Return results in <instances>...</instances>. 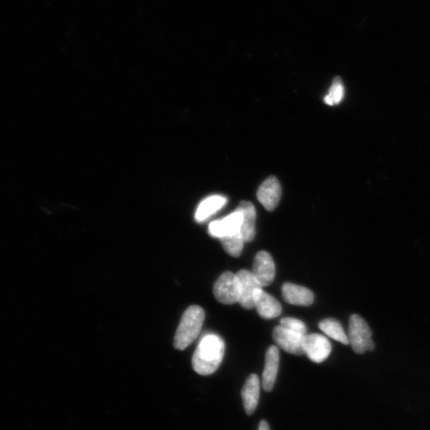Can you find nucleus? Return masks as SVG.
Returning <instances> with one entry per match:
<instances>
[{"instance_id": "1", "label": "nucleus", "mask_w": 430, "mask_h": 430, "mask_svg": "<svg viewBox=\"0 0 430 430\" xmlns=\"http://www.w3.org/2000/svg\"><path fill=\"white\" fill-rule=\"evenodd\" d=\"M226 346L222 338L214 334L202 338L194 352L193 369L199 375L207 376L214 374L223 362Z\"/></svg>"}, {"instance_id": "2", "label": "nucleus", "mask_w": 430, "mask_h": 430, "mask_svg": "<svg viewBox=\"0 0 430 430\" xmlns=\"http://www.w3.org/2000/svg\"><path fill=\"white\" fill-rule=\"evenodd\" d=\"M205 320L204 310L197 306L189 307L183 313L174 339L175 349L185 350L198 337Z\"/></svg>"}, {"instance_id": "3", "label": "nucleus", "mask_w": 430, "mask_h": 430, "mask_svg": "<svg viewBox=\"0 0 430 430\" xmlns=\"http://www.w3.org/2000/svg\"><path fill=\"white\" fill-rule=\"evenodd\" d=\"M349 344L352 350L357 354L375 349V344L371 339L372 332L368 322L359 315H352L349 322Z\"/></svg>"}, {"instance_id": "4", "label": "nucleus", "mask_w": 430, "mask_h": 430, "mask_svg": "<svg viewBox=\"0 0 430 430\" xmlns=\"http://www.w3.org/2000/svg\"><path fill=\"white\" fill-rule=\"evenodd\" d=\"M215 298L223 305L231 306L239 301V284L237 275L226 271L219 277L214 286Z\"/></svg>"}, {"instance_id": "5", "label": "nucleus", "mask_w": 430, "mask_h": 430, "mask_svg": "<svg viewBox=\"0 0 430 430\" xmlns=\"http://www.w3.org/2000/svg\"><path fill=\"white\" fill-rule=\"evenodd\" d=\"M303 349L305 355L313 362L320 364L330 356L332 344L322 335L307 334L303 339Z\"/></svg>"}, {"instance_id": "6", "label": "nucleus", "mask_w": 430, "mask_h": 430, "mask_svg": "<svg viewBox=\"0 0 430 430\" xmlns=\"http://www.w3.org/2000/svg\"><path fill=\"white\" fill-rule=\"evenodd\" d=\"M239 284L240 306L245 309L255 308V296L262 287L257 281L252 272L242 269L236 274Z\"/></svg>"}, {"instance_id": "7", "label": "nucleus", "mask_w": 430, "mask_h": 430, "mask_svg": "<svg viewBox=\"0 0 430 430\" xmlns=\"http://www.w3.org/2000/svg\"><path fill=\"white\" fill-rule=\"evenodd\" d=\"M252 274L262 287H267L274 281L276 274L273 257L267 251L258 252L255 258Z\"/></svg>"}, {"instance_id": "8", "label": "nucleus", "mask_w": 430, "mask_h": 430, "mask_svg": "<svg viewBox=\"0 0 430 430\" xmlns=\"http://www.w3.org/2000/svg\"><path fill=\"white\" fill-rule=\"evenodd\" d=\"M243 223V214L236 210L223 219L214 221L208 227L210 235L214 238H222L235 235L240 231Z\"/></svg>"}, {"instance_id": "9", "label": "nucleus", "mask_w": 430, "mask_h": 430, "mask_svg": "<svg viewBox=\"0 0 430 430\" xmlns=\"http://www.w3.org/2000/svg\"><path fill=\"white\" fill-rule=\"evenodd\" d=\"M305 337L290 332L281 325L274 327L273 338L276 344L294 356L305 355L303 349V339Z\"/></svg>"}, {"instance_id": "10", "label": "nucleus", "mask_w": 430, "mask_h": 430, "mask_svg": "<svg viewBox=\"0 0 430 430\" xmlns=\"http://www.w3.org/2000/svg\"><path fill=\"white\" fill-rule=\"evenodd\" d=\"M281 196V187L275 176H269L259 187L257 197L268 211L275 210Z\"/></svg>"}, {"instance_id": "11", "label": "nucleus", "mask_w": 430, "mask_h": 430, "mask_svg": "<svg viewBox=\"0 0 430 430\" xmlns=\"http://www.w3.org/2000/svg\"><path fill=\"white\" fill-rule=\"evenodd\" d=\"M280 352L278 347L271 346L265 354V364L262 375V387L265 391L273 390L278 369H279Z\"/></svg>"}, {"instance_id": "12", "label": "nucleus", "mask_w": 430, "mask_h": 430, "mask_svg": "<svg viewBox=\"0 0 430 430\" xmlns=\"http://www.w3.org/2000/svg\"><path fill=\"white\" fill-rule=\"evenodd\" d=\"M255 308L264 319H274L282 312L281 303L273 296L259 289L255 296Z\"/></svg>"}, {"instance_id": "13", "label": "nucleus", "mask_w": 430, "mask_h": 430, "mask_svg": "<svg viewBox=\"0 0 430 430\" xmlns=\"http://www.w3.org/2000/svg\"><path fill=\"white\" fill-rule=\"evenodd\" d=\"M281 290L284 301L290 305L309 306L314 301L313 293L306 287L292 283H286L283 284Z\"/></svg>"}, {"instance_id": "14", "label": "nucleus", "mask_w": 430, "mask_h": 430, "mask_svg": "<svg viewBox=\"0 0 430 430\" xmlns=\"http://www.w3.org/2000/svg\"><path fill=\"white\" fill-rule=\"evenodd\" d=\"M260 378L255 374L250 375L242 390V397L245 413L250 416L255 413L260 397Z\"/></svg>"}, {"instance_id": "15", "label": "nucleus", "mask_w": 430, "mask_h": 430, "mask_svg": "<svg viewBox=\"0 0 430 430\" xmlns=\"http://www.w3.org/2000/svg\"><path fill=\"white\" fill-rule=\"evenodd\" d=\"M237 210L243 214V223L240 233L244 239L245 243L252 241L256 233V211L252 202L242 201L240 202Z\"/></svg>"}, {"instance_id": "16", "label": "nucleus", "mask_w": 430, "mask_h": 430, "mask_svg": "<svg viewBox=\"0 0 430 430\" xmlns=\"http://www.w3.org/2000/svg\"><path fill=\"white\" fill-rule=\"evenodd\" d=\"M227 199L222 195H212L201 202L195 212V220L198 223L204 222L211 215L222 209L226 204Z\"/></svg>"}, {"instance_id": "17", "label": "nucleus", "mask_w": 430, "mask_h": 430, "mask_svg": "<svg viewBox=\"0 0 430 430\" xmlns=\"http://www.w3.org/2000/svg\"><path fill=\"white\" fill-rule=\"evenodd\" d=\"M319 327L327 337L341 344H349V337H347L343 326L337 320L333 318L322 320L320 322Z\"/></svg>"}, {"instance_id": "18", "label": "nucleus", "mask_w": 430, "mask_h": 430, "mask_svg": "<svg viewBox=\"0 0 430 430\" xmlns=\"http://www.w3.org/2000/svg\"><path fill=\"white\" fill-rule=\"evenodd\" d=\"M220 241L227 254L233 257L241 255L245 242L240 231L235 235L220 238Z\"/></svg>"}, {"instance_id": "19", "label": "nucleus", "mask_w": 430, "mask_h": 430, "mask_svg": "<svg viewBox=\"0 0 430 430\" xmlns=\"http://www.w3.org/2000/svg\"><path fill=\"white\" fill-rule=\"evenodd\" d=\"M344 96V87L342 79L339 77L333 79L330 93L325 98V103L328 105H338Z\"/></svg>"}, {"instance_id": "20", "label": "nucleus", "mask_w": 430, "mask_h": 430, "mask_svg": "<svg viewBox=\"0 0 430 430\" xmlns=\"http://www.w3.org/2000/svg\"><path fill=\"white\" fill-rule=\"evenodd\" d=\"M281 327L286 330L305 337L307 335V327L303 322L295 318H284L281 320Z\"/></svg>"}, {"instance_id": "21", "label": "nucleus", "mask_w": 430, "mask_h": 430, "mask_svg": "<svg viewBox=\"0 0 430 430\" xmlns=\"http://www.w3.org/2000/svg\"><path fill=\"white\" fill-rule=\"evenodd\" d=\"M258 430H270L267 422L262 421L259 424Z\"/></svg>"}]
</instances>
